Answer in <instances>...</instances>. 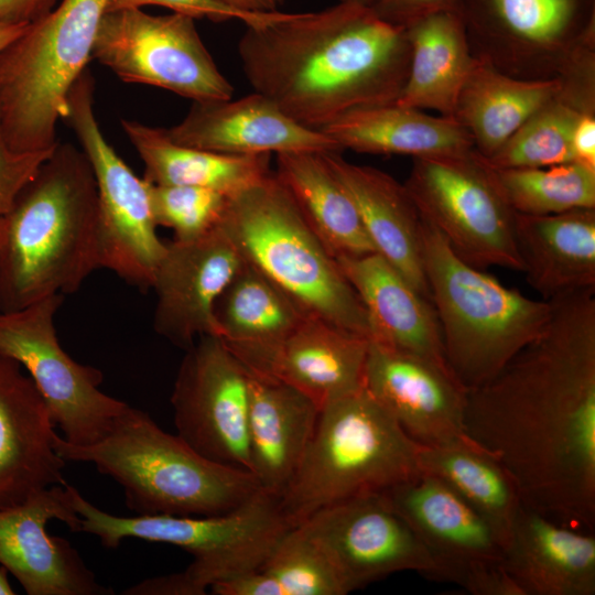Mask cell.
<instances>
[{"mask_svg": "<svg viewBox=\"0 0 595 595\" xmlns=\"http://www.w3.org/2000/svg\"><path fill=\"white\" fill-rule=\"evenodd\" d=\"M338 1H342V2H351V3H357V4L370 7L371 3H372L375 0H338Z\"/></svg>", "mask_w": 595, "mask_h": 595, "instance_id": "cell-50", "label": "cell"}, {"mask_svg": "<svg viewBox=\"0 0 595 595\" xmlns=\"http://www.w3.org/2000/svg\"><path fill=\"white\" fill-rule=\"evenodd\" d=\"M60 0H0V23L31 24L50 13Z\"/></svg>", "mask_w": 595, "mask_h": 595, "instance_id": "cell-44", "label": "cell"}, {"mask_svg": "<svg viewBox=\"0 0 595 595\" xmlns=\"http://www.w3.org/2000/svg\"><path fill=\"white\" fill-rule=\"evenodd\" d=\"M515 236L522 272L541 299L595 288V208L516 213Z\"/></svg>", "mask_w": 595, "mask_h": 595, "instance_id": "cell-28", "label": "cell"}, {"mask_svg": "<svg viewBox=\"0 0 595 595\" xmlns=\"http://www.w3.org/2000/svg\"><path fill=\"white\" fill-rule=\"evenodd\" d=\"M493 170L508 204L518 214L542 216L595 208V169L582 163Z\"/></svg>", "mask_w": 595, "mask_h": 595, "instance_id": "cell-37", "label": "cell"}, {"mask_svg": "<svg viewBox=\"0 0 595 595\" xmlns=\"http://www.w3.org/2000/svg\"><path fill=\"white\" fill-rule=\"evenodd\" d=\"M369 340L307 314L285 339L266 377L327 402L364 387Z\"/></svg>", "mask_w": 595, "mask_h": 595, "instance_id": "cell-29", "label": "cell"}, {"mask_svg": "<svg viewBox=\"0 0 595 595\" xmlns=\"http://www.w3.org/2000/svg\"><path fill=\"white\" fill-rule=\"evenodd\" d=\"M405 32L410 63L396 102L453 118L457 97L474 61L458 13L431 14L407 26Z\"/></svg>", "mask_w": 595, "mask_h": 595, "instance_id": "cell-33", "label": "cell"}, {"mask_svg": "<svg viewBox=\"0 0 595 595\" xmlns=\"http://www.w3.org/2000/svg\"><path fill=\"white\" fill-rule=\"evenodd\" d=\"M95 80L86 68L72 86L67 121L93 167L98 196L100 268L140 290L152 286L166 242L156 232L149 188L104 137L94 110Z\"/></svg>", "mask_w": 595, "mask_h": 595, "instance_id": "cell-12", "label": "cell"}, {"mask_svg": "<svg viewBox=\"0 0 595 595\" xmlns=\"http://www.w3.org/2000/svg\"><path fill=\"white\" fill-rule=\"evenodd\" d=\"M7 570L0 566V595H14L13 591L7 575Z\"/></svg>", "mask_w": 595, "mask_h": 595, "instance_id": "cell-48", "label": "cell"}, {"mask_svg": "<svg viewBox=\"0 0 595 595\" xmlns=\"http://www.w3.org/2000/svg\"><path fill=\"white\" fill-rule=\"evenodd\" d=\"M52 519L80 531L68 484L44 488L0 509V565L29 595L113 594L98 583L69 541L46 532Z\"/></svg>", "mask_w": 595, "mask_h": 595, "instance_id": "cell-17", "label": "cell"}, {"mask_svg": "<svg viewBox=\"0 0 595 595\" xmlns=\"http://www.w3.org/2000/svg\"><path fill=\"white\" fill-rule=\"evenodd\" d=\"M29 24H4L0 23V52L17 39Z\"/></svg>", "mask_w": 595, "mask_h": 595, "instance_id": "cell-47", "label": "cell"}, {"mask_svg": "<svg viewBox=\"0 0 595 595\" xmlns=\"http://www.w3.org/2000/svg\"><path fill=\"white\" fill-rule=\"evenodd\" d=\"M259 569L282 595L348 594L333 562L302 523L279 539Z\"/></svg>", "mask_w": 595, "mask_h": 595, "instance_id": "cell-38", "label": "cell"}, {"mask_svg": "<svg viewBox=\"0 0 595 595\" xmlns=\"http://www.w3.org/2000/svg\"><path fill=\"white\" fill-rule=\"evenodd\" d=\"M502 565L522 595H594L595 538L522 505Z\"/></svg>", "mask_w": 595, "mask_h": 595, "instance_id": "cell-23", "label": "cell"}, {"mask_svg": "<svg viewBox=\"0 0 595 595\" xmlns=\"http://www.w3.org/2000/svg\"><path fill=\"white\" fill-rule=\"evenodd\" d=\"M307 314L245 261L215 304V336L248 371L268 376L279 349Z\"/></svg>", "mask_w": 595, "mask_h": 595, "instance_id": "cell-26", "label": "cell"}, {"mask_svg": "<svg viewBox=\"0 0 595 595\" xmlns=\"http://www.w3.org/2000/svg\"><path fill=\"white\" fill-rule=\"evenodd\" d=\"M91 58L126 83L164 88L199 102L232 98L234 87L203 43L194 19L183 14L107 11Z\"/></svg>", "mask_w": 595, "mask_h": 595, "instance_id": "cell-14", "label": "cell"}, {"mask_svg": "<svg viewBox=\"0 0 595 595\" xmlns=\"http://www.w3.org/2000/svg\"><path fill=\"white\" fill-rule=\"evenodd\" d=\"M64 301L53 294L23 309L0 312V355L20 364L42 396L66 442L101 440L128 407L99 389L102 372L75 361L62 348L54 316Z\"/></svg>", "mask_w": 595, "mask_h": 595, "instance_id": "cell-13", "label": "cell"}, {"mask_svg": "<svg viewBox=\"0 0 595 595\" xmlns=\"http://www.w3.org/2000/svg\"><path fill=\"white\" fill-rule=\"evenodd\" d=\"M53 150L17 151L7 142L0 123V216L9 212L19 193Z\"/></svg>", "mask_w": 595, "mask_h": 595, "instance_id": "cell-41", "label": "cell"}, {"mask_svg": "<svg viewBox=\"0 0 595 595\" xmlns=\"http://www.w3.org/2000/svg\"><path fill=\"white\" fill-rule=\"evenodd\" d=\"M420 447L365 387L332 400L280 496L282 510L296 526L328 505L407 483L422 474Z\"/></svg>", "mask_w": 595, "mask_h": 595, "instance_id": "cell-7", "label": "cell"}, {"mask_svg": "<svg viewBox=\"0 0 595 595\" xmlns=\"http://www.w3.org/2000/svg\"><path fill=\"white\" fill-rule=\"evenodd\" d=\"M585 112H595V88L561 83L559 93L493 156L484 160L495 170L547 167L572 162L573 130Z\"/></svg>", "mask_w": 595, "mask_h": 595, "instance_id": "cell-36", "label": "cell"}, {"mask_svg": "<svg viewBox=\"0 0 595 595\" xmlns=\"http://www.w3.org/2000/svg\"><path fill=\"white\" fill-rule=\"evenodd\" d=\"M324 153H277L274 174L335 259L376 252L354 202L329 169Z\"/></svg>", "mask_w": 595, "mask_h": 595, "instance_id": "cell-34", "label": "cell"}, {"mask_svg": "<svg viewBox=\"0 0 595 595\" xmlns=\"http://www.w3.org/2000/svg\"><path fill=\"white\" fill-rule=\"evenodd\" d=\"M147 6H159L192 19H209L214 22L239 20L247 28H259L278 21L288 12L245 11L234 8L221 0H111L108 11L121 9H142Z\"/></svg>", "mask_w": 595, "mask_h": 595, "instance_id": "cell-40", "label": "cell"}, {"mask_svg": "<svg viewBox=\"0 0 595 595\" xmlns=\"http://www.w3.org/2000/svg\"><path fill=\"white\" fill-rule=\"evenodd\" d=\"M4 218L0 312L74 293L100 268L96 178L72 143L56 144Z\"/></svg>", "mask_w": 595, "mask_h": 595, "instance_id": "cell-3", "label": "cell"}, {"mask_svg": "<svg viewBox=\"0 0 595 595\" xmlns=\"http://www.w3.org/2000/svg\"><path fill=\"white\" fill-rule=\"evenodd\" d=\"M111 0H60L0 52V123L20 152L52 150Z\"/></svg>", "mask_w": 595, "mask_h": 595, "instance_id": "cell-9", "label": "cell"}, {"mask_svg": "<svg viewBox=\"0 0 595 595\" xmlns=\"http://www.w3.org/2000/svg\"><path fill=\"white\" fill-rule=\"evenodd\" d=\"M545 329L466 391L465 433L513 478L526 506L595 523V288L549 300Z\"/></svg>", "mask_w": 595, "mask_h": 595, "instance_id": "cell-1", "label": "cell"}, {"mask_svg": "<svg viewBox=\"0 0 595 595\" xmlns=\"http://www.w3.org/2000/svg\"><path fill=\"white\" fill-rule=\"evenodd\" d=\"M336 261L365 307L369 340L421 356L451 371L430 300L377 252Z\"/></svg>", "mask_w": 595, "mask_h": 595, "instance_id": "cell-24", "label": "cell"}, {"mask_svg": "<svg viewBox=\"0 0 595 595\" xmlns=\"http://www.w3.org/2000/svg\"><path fill=\"white\" fill-rule=\"evenodd\" d=\"M560 87V79L513 77L474 57L453 119L468 133L474 150L489 159Z\"/></svg>", "mask_w": 595, "mask_h": 595, "instance_id": "cell-31", "label": "cell"}, {"mask_svg": "<svg viewBox=\"0 0 595 595\" xmlns=\"http://www.w3.org/2000/svg\"><path fill=\"white\" fill-rule=\"evenodd\" d=\"M383 494L436 561L440 582L458 585L473 565L502 561L489 526L441 479L422 473Z\"/></svg>", "mask_w": 595, "mask_h": 595, "instance_id": "cell-22", "label": "cell"}, {"mask_svg": "<svg viewBox=\"0 0 595 595\" xmlns=\"http://www.w3.org/2000/svg\"><path fill=\"white\" fill-rule=\"evenodd\" d=\"M420 214L465 262L485 270L522 272L515 236L516 212L494 170L475 150L412 158L403 183Z\"/></svg>", "mask_w": 595, "mask_h": 595, "instance_id": "cell-11", "label": "cell"}, {"mask_svg": "<svg viewBox=\"0 0 595 595\" xmlns=\"http://www.w3.org/2000/svg\"><path fill=\"white\" fill-rule=\"evenodd\" d=\"M215 595H282L277 583L260 569L220 581L210 586Z\"/></svg>", "mask_w": 595, "mask_h": 595, "instance_id": "cell-43", "label": "cell"}, {"mask_svg": "<svg viewBox=\"0 0 595 595\" xmlns=\"http://www.w3.org/2000/svg\"><path fill=\"white\" fill-rule=\"evenodd\" d=\"M185 351L171 394L177 435L206 459L250 473L247 369L215 335Z\"/></svg>", "mask_w": 595, "mask_h": 595, "instance_id": "cell-15", "label": "cell"}, {"mask_svg": "<svg viewBox=\"0 0 595 595\" xmlns=\"http://www.w3.org/2000/svg\"><path fill=\"white\" fill-rule=\"evenodd\" d=\"M422 473L441 479L489 526L504 549L523 501L508 470L468 436L420 447Z\"/></svg>", "mask_w": 595, "mask_h": 595, "instance_id": "cell-35", "label": "cell"}, {"mask_svg": "<svg viewBox=\"0 0 595 595\" xmlns=\"http://www.w3.org/2000/svg\"><path fill=\"white\" fill-rule=\"evenodd\" d=\"M238 54L253 91L298 123L320 130L354 108L397 101L410 44L404 28L369 7L338 1L246 26Z\"/></svg>", "mask_w": 595, "mask_h": 595, "instance_id": "cell-2", "label": "cell"}, {"mask_svg": "<svg viewBox=\"0 0 595 595\" xmlns=\"http://www.w3.org/2000/svg\"><path fill=\"white\" fill-rule=\"evenodd\" d=\"M53 444L65 462L91 463L115 479L137 515H221L261 488L251 473L206 459L129 404L98 442L74 445L55 433Z\"/></svg>", "mask_w": 595, "mask_h": 595, "instance_id": "cell-4", "label": "cell"}, {"mask_svg": "<svg viewBox=\"0 0 595 595\" xmlns=\"http://www.w3.org/2000/svg\"><path fill=\"white\" fill-rule=\"evenodd\" d=\"M80 531L96 536L108 549L125 539L178 547L193 556L182 572L142 581L126 595H204L217 582L260 567L292 523L280 497L260 488L231 511L215 516L110 515L69 485Z\"/></svg>", "mask_w": 595, "mask_h": 595, "instance_id": "cell-5", "label": "cell"}, {"mask_svg": "<svg viewBox=\"0 0 595 595\" xmlns=\"http://www.w3.org/2000/svg\"><path fill=\"white\" fill-rule=\"evenodd\" d=\"M320 130L342 151L421 158L474 150L468 133L453 118L433 116L396 101L354 108Z\"/></svg>", "mask_w": 595, "mask_h": 595, "instance_id": "cell-30", "label": "cell"}, {"mask_svg": "<svg viewBox=\"0 0 595 595\" xmlns=\"http://www.w3.org/2000/svg\"><path fill=\"white\" fill-rule=\"evenodd\" d=\"M220 228L309 314L369 340L365 307L274 172L228 197Z\"/></svg>", "mask_w": 595, "mask_h": 595, "instance_id": "cell-8", "label": "cell"}, {"mask_svg": "<svg viewBox=\"0 0 595 595\" xmlns=\"http://www.w3.org/2000/svg\"><path fill=\"white\" fill-rule=\"evenodd\" d=\"M244 263L219 225L199 239L166 242L151 286L155 332L185 350L215 335V304Z\"/></svg>", "mask_w": 595, "mask_h": 595, "instance_id": "cell-19", "label": "cell"}, {"mask_svg": "<svg viewBox=\"0 0 595 595\" xmlns=\"http://www.w3.org/2000/svg\"><path fill=\"white\" fill-rule=\"evenodd\" d=\"M421 241L447 365L463 388L475 389L542 334L551 302L530 299L465 262L423 217Z\"/></svg>", "mask_w": 595, "mask_h": 595, "instance_id": "cell-6", "label": "cell"}, {"mask_svg": "<svg viewBox=\"0 0 595 595\" xmlns=\"http://www.w3.org/2000/svg\"><path fill=\"white\" fill-rule=\"evenodd\" d=\"M247 372L250 473L262 489L280 497L303 459L321 409L279 379Z\"/></svg>", "mask_w": 595, "mask_h": 595, "instance_id": "cell-27", "label": "cell"}, {"mask_svg": "<svg viewBox=\"0 0 595 595\" xmlns=\"http://www.w3.org/2000/svg\"><path fill=\"white\" fill-rule=\"evenodd\" d=\"M4 238H6V218L3 215V216H0V250L4 242Z\"/></svg>", "mask_w": 595, "mask_h": 595, "instance_id": "cell-49", "label": "cell"}, {"mask_svg": "<svg viewBox=\"0 0 595 595\" xmlns=\"http://www.w3.org/2000/svg\"><path fill=\"white\" fill-rule=\"evenodd\" d=\"M461 0H375L369 7L381 20L400 28L431 14L457 11Z\"/></svg>", "mask_w": 595, "mask_h": 595, "instance_id": "cell-42", "label": "cell"}, {"mask_svg": "<svg viewBox=\"0 0 595 595\" xmlns=\"http://www.w3.org/2000/svg\"><path fill=\"white\" fill-rule=\"evenodd\" d=\"M164 132L177 144L226 154L342 152L324 132L298 123L256 91L236 100L193 101Z\"/></svg>", "mask_w": 595, "mask_h": 595, "instance_id": "cell-20", "label": "cell"}, {"mask_svg": "<svg viewBox=\"0 0 595 595\" xmlns=\"http://www.w3.org/2000/svg\"><path fill=\"white\" fill-rule=\"evenodd\" d=\"M121 127L151 184L204 187L231 197L272 172L270 153L236 155L186 147L171 141L164 128L136 120L123 119Z\"/></svg>", "mask_w": 595, "mask_h": 595, "instance_id": "cell-32", "label": "cell"}, {"mask_svg": "<svg viewBox=\"0 0 595 595\" xmlns=\"http://www.w3.org/2000/svg\"><path fill=\"white\" fill-rule=\"evenodd\" d=\"M225 3L245 11H275L279 3L275 0H221Z\"/></svg>", "mask_w": 595, "mask_h": 595, "instance_id": "cell-46", "label": "cell"}, {"mask_svg": "<svg viewBox=\"0 0 595 595\" xmlns=\"http://www.w3.org/2000/svg\"><path fill=\"white\" fill-rule=\"evenodd\" d=\"M153 218L173 230L176 241H193L213 231L221 221L228 196L209 188L151 184Z\"/></svg>", "mask_w": 595, "mask_h": 595, "instance_id": "cell-39", "label": "cell"}, {"mask_svg": "<svg viewBox=\"0 0 595 595\" xmlns=\"http://www.w3.org/2000/svg\"><path fill=\"white\" fill-rule=\"evenodd\" d=\"M279 4L282 3L283 0H275Z\"/></svg>", "mask_w": 595, "mask_h": 595, "instance_id": "cell-51", "label": "cell"}, {"mask_svg": "<svg viewBox=\"0 0 595 595\" xmlns=\"http://www.w3.org/2000/svg\"><path fill=\"white\" fill-rule=\"evenodd\" d=\"M301 523L324 549L347 593L402 571L439 581L436 561L383 493L328 505Z\"/></svg>", "mask_w": 595, "mask_h": 595, "instance_id": "cell-16", "label": "cell"}, {"mask_svg": "<svg viewBox=\"0 0 595 595\" xmlns=\"http://www.w3.org/2000/svg\"><path fill=\"white\" fill-rule=\"evenodd\" d=\"M20 364L0 355V509L39 490L67 484L57 454L54 423Z\"/></svg>", "mask_w": 595, "mask_h": 595, "instance_id": "cell-21", "label": "cell"}, {"mask_svg": "<svg viewBox=\"0 0 595 595\" xmlns=\"http://www.w3.org/2000/svg\"><path fill=\"white\" fill-rule=\"evenodd\" d=\"M474 57L524 79H560L595 55V0H461Z\"/></svg>", "mask_w": 595, "mask_h": 595, "instance_id": "cell-10", "label": "cell"}, {"mask_svg": "<svg viewBox=\"0 0 595 595\" xmlns=\"http://www.w3.org/2000/svg\"><path fill=\"white\" fill-rule=\"evenodd\" d=\"M574 161L595 169V112L578 118L571 141Z\"/></svg>", "mask_w": 595, "mask_h": 595, "instance_id": "cell-45", "label": "cell"}, {"mask_svg": "<svg viewBox=\"0 0 595 595\" xmlns=\"http://www.w3.org/2000/svg\"><path fill=\"white\" fill-rule=\"evenodd\" d=\"M364 387L418 444L466 437V389L451 371L411 353L369 340Z\"/></svg>", "mask_w": 595, "mask_h": 595, "instance_id": "cell-18", "label": "cell"}, {"mask_svg": "<svg viewBox=\"0 0 595 595\" xmlns=\"http://www.w3.org/2000/svg\"><path fill=\"white\" fill-rule=\"evenodd\" d=\"M342 152H325L329 169L345 188L376 250L425 299L422 216L404 184L388 173L344 159Z\"/></svg>", "mask_w": 595, "mask_h": 595, "instance_id": "cell-25", "label": "cell"}]
</instances>
